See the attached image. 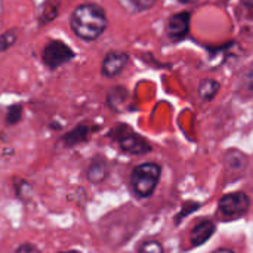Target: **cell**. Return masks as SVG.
Here are the masks:
<instances>
[{"instance_id":"cb8c5ba5","label":"cell","mask_w":253,"mask_h":253,"mask_svg":"<svg viewBox=\"0 0 253 253\" xmlns=\"http://www.w3.org/2000/svg\"><path fill=\"white\" fill-rule=\"evenodd\" d=\"M58 253H82L79 251H65V252H58Z\"/></svg>"},{"instance_id":"7402d4cb","label":"cell","mask_w":253,"mask_h":253,"mask_svg":"<svg viewBox=\"0 0 253 253\" xmlns=\"http://www.w3.org/2000/svg\"><path fill=\"white\" fill-rule=\"evenodd\" d=\"M213 253H236V252H233V251H230V249H218V251H215Z\"/></svg>"},{"instance_id":"ac0fdd59","label":"cell","mask_w":253,"mask_h":253,"mask_svg":"<svg viewBox=\"0 0 253 253\" xmlns=\"http://www.w3.org/2000/svg\"><path fill=\"white\" fill-rule=\"evenodd\" d=\"M15 42H16V31L15 30H10V31L3 33L0 36V52L7 50Z\"/></svg>"},{"instance_id":"5bb4252c","label":"cell","mask_w":253,"mask_h":253,"mask_svg":"<svg viewBox=\"0 0 253 253\" xmlns=\"http://www.w3.org/2000/svg\"><path fill=\"white\" fill-rule=\"evenodd\" d=\"M117 3L127 12L135 13V12H144L151 9L157 0H117Z\"/></svg>"},{"instance_id":"6da1fadb","label":"cell","mask_w":253,"mask_h":253,"mask_svg":"<svg viewBox=\"0 0 253 253\" xmlns=\"http://www.w3.org/2000/svg\"><path fill=\"white\" fill-rule=\"evenodd\" d=\"M71 28L77 37L86 42H93L101 37L107 28V15L104 9L93 3L80 4L71 15Z\"/></svg>"},{"instance_id":"3957f363","label":"cell","mask_w":253,"mask_h":253,"mask_svg":"<svg viewBox=\"0 0 253 253\" xmlns=\"http://www.w3.org/2000/svg\"><path fill=\"white\" fill-rule=\"evenodd\" d=\"M110 136L114 138L122 151L127 153V154H132V156H142V154H147L151 151V145L147 139H144L141 135L135 133L130 130V127L125 126V125H120L117 127H114L111 132H110Z\"/></svg>"},{"instance_id":"ba28073f","label":"cell","mask_w":253,"mask_h":253,"mask_svg":"<svg viewBox=\"0 0 253 253\" xmlns=\"http://www.w3.org/2000/svg\"><path fill=\"white\" fill-rule=\"evenodd\" d=\"M215 234V224L212 221H202L190 233V242L193 246L205 245Z\"/></svg>"},{"instance_id":"9a60e30c","label":"cell","mask_w":253,"mask_h":253,"mask_svg":"<svg viewBox=\"0 0 253 253\" xmlns=\"http://www.w3.org/2000/svg\"><path fill=\"white\" fill-rule=\"evenodd\" d=\"M15 191H16L18 199L22 200V202L30 200L31 196H33V188H31V185H30L27 181H19V182L15 185Z\"/></svg>"},{"instance_id":"d6986e66","label":"cell","mask_w":253,"mask_h":253,"mask_svg":"<svg viewBox=\"0 0 253 253\" xmlns=\"http://www.w3.org/2000/svg\"><path fill=\"white\" fill-rule=\"evenodd\" d=\"M240 87L242 90H249L253 92V70L252 68H246L242 79H240Z\"/></svg>"},{"instance_id":"277c9868","label":"cell","mask_w":253,"mask_h":253,"mask_svg":"<svg viewBox=\"0 0 253 253\" xmlns=\"http://www.w3.org/2000/svg\"><path fill=\"white\" fill-rule=\"evenodd\" d=\"M251 206V199L245 193H231L219 200V213L227 219H236L243 216Z\"/></svg>"},{"instance_id":"7a4b0ae2","label":"cell","mask_w":253,"mask_h":253,"mask_svg":"<svg viewBox=\"0 0 253 253\" xmlns=\"http://www.w3.org/2000/svg\"><path fill=\"white\" fill-rule=\"evenodd\" d=\"M162 169L156 163H142L132 170L130 184L138 197H150L157 188Z\"/></svg>"},{"instance_id":"8fae6325","label":"cell","mask_w":253,"mask_h":253,"mask_svg":"<svg viewBox=\"0 0 253 253\" xmlns=\"http://www.w3.org/2000/svg\"><path fill=\"white\" fill-rule=\"evenodd\" d=\"M219 89H221L219 82H216V80H213V79H203V80L199 83L197 92H199L200 99L209 102V101H212V99L218 95Z\"/></svg>"},{"instance_id":"7c38bea8","label":"cell","mask_w":253,"mask_h":253,"mask_svg":"<svg viewBox=\"0 0 253 253\" xmlns=\"http://www.w3.org/2000/svg\"><path fill=\"white\" fill-rule=\"evenodd\" d=\"M225 166L227 169L236 170V172H243L245 168L248 166V159L243 153L237 150H230L225 154Z\"/></svg>"},{"instance_id":"e0dca14e","label":"cell","mask_w":253,"mask_h":253,"mask_svg":"<svg viewBox=\"0 0 253 253\" xmlns=\"http://www.w3.org/2000/svg\"><path fill=\"white\" fill-rule=\"evenodd\" d=\"M138 253H165L163 246L156 240H147L139 246Z\"/></svg>"},{"instance_id":"2e32d148","label":"cell","mask_w":253,"mask_h":253,"mask_svg":"<svg viewBox=\"0 0 253 253\" xmlns=\"http://www.w3.org/2000/svg\"><path fill=\"white\" fill-rule=\"evenodd\" d=\"M22 117V107L15 104L12 107H9L7 114H6V123L7 125H16Z\"/></svg>"},{"instance_id":"9c48e42d","label":"cell","mask_w":253,"mask_h":253,"mask_svg":"<svg viewBox=\"0 0 253 253\" xmlns=\"http://www.w3.org/2000/svg\"><path fill=\"white\" fill-rule=\"evenodd\" d=\"M108 175V166H107V162L102 159V157H95L89 168H87V172H86V176L87 179L92 182V184H99L102 182Z\"/></svg>"},{"instance_id":"4fadbf2b","label":"cell","mask_w":253,"mask_h":253,"mask_svg":"<svg viewBox=\"0 0 253 253\" xmlns=\"http://www.w3.org/2000/svg\"><path fill=\"white\" fill-rule=\"evenodd\" d=\"M127 98H129V92H127L125 87L117 86V87L111 89L110 93H108V105H110L113 110L120 111V110L125 107Z\"/></svg>"},{"instance_id":"603a6c76","label":"cell","mask_w":253,"mask_h":253,"mask_svg":"<svg viewBox=\"0 0 253 253\" xmlns=\"http://www.w3.org/2000/svg\"><path fill=\"white\" fill-rule=\"evenodd\" d=\"M181 3H194V1H197V0H179Z\"/></svg>"},{"instance_id":"52a82bcc","label":"cell","mask_w":253,"mask_h":253,"mask_svg":"<svg viewBox=\"0 0 253 253\" xmlns=\"http://www.w3.org/2000/svg\"><path fill=\"white\" fill-rule=\"evenodd\" d=\"M190 18H191V15L188 12L173 13L166 22V34H168V37L175 40V42L182 40L190 31Z\"/></svg>"},{"instance_id":"8992f818","label":"cell","mask_w":253,"mask_h":253,"mask_svg":"<svg viewBox=\"0 0 253 253\" xmlns=\"http://www.w3.org/2000/svg\"><path fill=\"white\" fill-rule=\"evenodd\" d=\"M127 62H129V55L126 52L111 50L104 56L101 71L105 77L113 79V77H117L126 68Z\"/></svg>"},{"instance_id":"5b68a950","label":"cell","mask_w":253,"mask_h":253,"mask_svg":"<svg viewBox=\"0 0 253 253\" xmlns=\"http://www.w3.org/2000/svg\"><path fill=\"white\" fill-rule=\"evenodd\" d=\"M74 58V52L61 40L49 42L43 49V62L49 68H56Z\"/></svg>"},{"instance_id":"44dd1931","label":"cell","mask_w":253,"mask_h":253,"mask_svg":"<svg viewBox=\"0 0 253 253\" xmlns=\"http://www.w3.org/2000/svg\"><path fill=\"white\" fill-rule=\"evenodd\" d=\"M199 206H200L199 203H194V205H190V208H188L187 211H184V212H181V213H178V215H176V222H179V219H181V216L184 218V216H187V215H188L190 212H193V211H196V209H199Z\"/></svg>"},{"instance_id":"ffe728a7","label":"cell","mask_w":253,"mask_h":253,"mask_svg":"<svg viewBox=\"0 0 253 253\" xmlns=\"http://www.w3.org/2000/svg\"><path fill=\"white\" fill-rule=\"evenodd\" d=\"M16 253H40V251H39L36 246L30 245V243H24V245H21V246L18 248Z\"/></svg>"},{"instance_id":"30bf717a","label":"cell","mask_w":253,"mask_h":253,"mask_svg":"<svg viewBox=\"0 0 253 253\" xmlns=\"http://www.w3.org/2000/svg\"><path fill=\"white\" fill-rule=\"evenodd\" d=\"M89 133H90V129L86 125H79L62 136V142L67 147H74V145L84 142L89 138Z\"/></svg>"}]
</instances>
